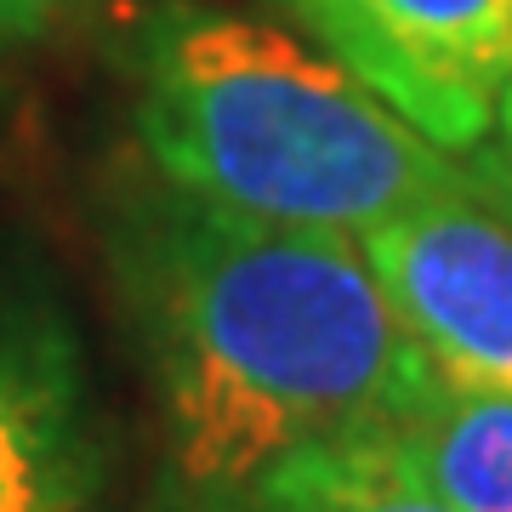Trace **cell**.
Instances as JSON below:
<instances>
[{
    "label": "cell",
    "instance_id": "9c48e42d",
    "mask_svg": "<svg viewBox=\"0 0 512 512\" xmlns=\"http://www.w3.org/2000/svg\"><path fill=\"white\" fill-rule=\"evenodd\" d=\"M63 6H69V0H0V46L40 35Z\"/></svg>",
    "mask_w": 512,
    "mask_h": 512
},
{
    "label": "cell",
    "instance_id": "ba28073f",
    "mask_svg": "<svg viewBox=\"0 0 512 512\" xmlns=\"http://www.w3.org/2000/svg\"><path fill=\"white\" fill-rule=\"evenodd\" d=\"M478 154V188L490 194L495 205H507L512 211V92L501 97V114H495V131L484 137V143L473 148Z\"/></svg>",
    "mask_w": 512,
    "mask_h": 512
},
{
    "label": "cell",
    "instance_id": "52a82bcc",
    "mask_svg": "<svg viewBox=\"0 0 512 512\" xmlns=\"http://www.w3.org/2000/svg\"><path fill=\"white\" fill-rule=\"evenodd\" d=\"M399 456L450 512H512V393H433L393 427Z\"/></svg>",
    "mask_w": 512,
    "mask_h": 512
},
{
    "label": "cell",
    "instance_id": "5b68a950",
    "mask_svg": "<svg viewBox=\"0 0 512 512\" xmlns=\"http://www.w3.org/2000/svg\"><path fill=\"white\" fill-rule=\"evenodd\" d=\"M97 490L69 353L0 325V512H86Z\"/></svg>",
    "mask_w": 512,
    "mask_h": 512
},
{
    "label": "cell",
    "instance_id": "7a4b0ae2",
    "mask_svg": "<svg viewBox=\"0 0 512 512\" xmlns=\"http://www.w3.org/2000/svg\"><path fill=\"white\" fill-rule=\"evenodd\" d=\"M148 154L188 194L285 228H382L461 177L336 57L217 6H160L143 29Z\"/></svg>",
    "mask_w": 512,
    "mask_h": 512
},
{
    "label": "cell",
    "instance_id": "6da1fadb",
    "mask_svg": "<svg viewBox=\"0 0 512 512\" xmlns=\"http://www.w3.org/2000/svg\"><path fill=\"white\" fill-rule=\"evenodd\" d=\"M131 251L188 495L251 484L313 444L387 433L439 382L348 234L188 194Z\"/></svg>",
    "mask_w": 512,
    "mask_h": 512
},
{
    "label": "cell",
    "instance_id": "8992f818",
    "mask_svg": "<svg viewBox=\"0 0 512 512\" xmlns=\"http://www.w3.org/2000/svg\"><path fill=\"white\" fill-rule=\"evenodd\" d=\"M188 512H450L427 495L393 433L313 444L274 461L251 484L188 495Z\"/></svg>",
    "mask_w": 512,
    "mask_h": 512
},
{
    "label": "cell",
    "instance_id": "277c9868",
    "mask_svg": "<svg viewBox=\"0 0 512 512\" xmlns=\"http://www.w3.org/2000/svg\"><path fill=\"white\" fill-rule=\"evenodd\" d=\"M365 256L444 387L512 393V211L461 171L370 228Z\"/></svg>",
    "mask_w": 512,
    "mask_h": 512
},
{
    "label": "cell",
    "instance_id": "3957f363",
    "mask_svg": "<svg viewBox=\"0 0 512 512\" xmlns=\"http://www.w3.org/2000/svg\"><path fill=\"white\" fill-rule=\"evenodd\" d=\"M404 126L473 154L512 92V0H274Z\"/></svg>",
    "mask_w": 512,
    "mask_h": 512
}]
</instances>
